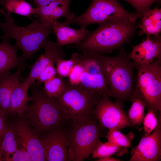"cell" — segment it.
Returning <instances> with one entry per match:
<instances>
[{
    "label": "cell",
    "instance_id": "1",
    "mask_svg": "<svg viewBox=\"0 0 161 161\" xmlns=\"http://www.w3.org/2000/svg\"><path fill=\"white\" fill-rule=\"evenodd\" d=\"M109 87V97L123 107L126 100L131 101L136 95L134 85V70L124 49L121 47L118 55L114 57L97 52Z\"/></svg>",
    "mask_w": 161,
    "mask_h": 161
},
{
    "label": "cell",
    "instance_id": "2",
    "mask_svg": "<svg viewBox=\"0 0 161 161\" xmlns=\"http://www.w3.org/2000/svg\"><path fill=\"white\" fill-rule=\"evenodd\" d=\"M136 23L118 20L99 24L97 28L90 32L83 41L78 44L70 45L68 47L101 54L110 53L129 42L138 26Z\"/></svg>",
    "mask_w": 161,
    "mask_h": 161
},
{
    "label": "cell",
    "instance_id": "3",
    "mask_svg": "<svg viewBox=\"0 0 161 161\" xmlns=\"http://www.w3.org/2000/svg\"><path fill=\"white\" fill-rule=\"evenodd\" d=\"M0 13L5 18L4 22L0 23L3 35L16 40L15 46L23 52L20 58L23 62L44 47L49 35L53 32L52 27L44 24L39 18L33 20L28 25L20 27L15 24L10 13L2 9Z\"/></svg>",
    "mask_w": 161,
    "mask_h": 161
},
{
    "label": "cell",
    "instance_id": "4",
    "mask_svg": "<svg viewBox=\"0 0 161 161\" xmlns=\"http://www.w3.org/2000/svg\"><path fill=\"white\" fill-rule=\"evenodd\" d=\"M38 85H32L30 96L31 103L27 105L22 116L40 137L65 121L56 99L48 96L43 87Z\"/></svg>",
    "mask_w": 161,
    "mask_h": 161
},
{
    "label": "cell",
    "instance_id": "5",
    "mask_svg": "<svg viewBox=\"0 0 161 161\" xmlns=\"http://www.w3.org/2000/svg\"><path fill=\"white\" fill-rule=\"evenodd\" d=\"M102 96L66 81L64 89L55 98L64 121L69 125L83 122L93 115V111Z\"/></svg>",
    "mask_w": 161,
    "mask_h": 161
},
{
    "label": "cell",
    "instance_id": "6",
    "mask_svg": "<svg viewBox=\"0 0 161 161\" xmlns=\"http://www.w3.org/2000/svg\"><path fill=\"white\" fill-rule=\"evenodd\" d=\"M70 161H83L92 154L101 142L104 129L93 114L86 120L69 125Z\"/></svg>",
    "mask_w": 161,
    "mask_h": 161
},
{
    "label": "cell",
    "instance_id": "7",
    "mask_svg": "<svg viewBox=\"0 0 161 161\" xmlns=\"http://www.w3.org/2000/svg\"><path fill=\"white\" fill-rule=\"evenodd\" d=\"M139 17L137 13H130L126 10L117 0H92L89 7L82 15L64 22L68 25L79 24L86 28L93 24H100L114 21H124L136 23Z\"/></svg>",
    "mask_w": 161,
    "mask_h": 161
},
{
    "label": "cell",
    "instance_id": "8",
    "mask_svg": "<svg viewBox=\"0 0 161 161\" xmlns=\"http://www.w3.org/2000/svg\"><path fill=\"white\" fill-rule=\"evenodd\" d=\"M161 58L145 65L134 64L137 70L135 90L141 96L147 109L155 114L161 113Z\"/></svg>",
    "mask_w": 161,
    "mask_h": 161
},
{
    "label": "cell",
    "instance_id": "9",
    "mask_svg": "<svg viewBox=\"0 0 161 161\" xmlns=\"http://www.w3.org/2000/svg\"><path fill=\"white\" fill-rule=\"evenodd\" d=\"M82 51V54H79L78 62L82 66L83 71L79 86L102 96H109V87L97 52Z\"/></svg>",
    "mask_w": 161,
    "mask_h": 161
},
{
    "label": "cell",
    "instance_id": "10",
    "mask_svg": "<svg viewBox=\"0 0 161 161\" xmlns=\"http://www.w3.org/2000/svg\"><path fill=\"white\" fill-rule=\"evenodd\" d=\"M69 131V124L64 121L41 136L47 161H70Z\"/></svg>",
    "mask_w": 161,
    "mask_h": 161
},
{
    "label": "cell",
    "instance_id": "11",
    "mask_svg": "<svg viewBox=\"0 0 161 161\" xmlns=\"http://www.w3.org/2000/svg\"><path fill=\"white\" fill-rule=\"evenodd\" d=\"M93 114L99 124L104 128L120 130L132 125L123 107L112 101L107 95L102 96L94 108Z\"/></svg>",
    "mask_w": 161,
    "mask_h": 161
},
{
    "label": "cell",
    "instance_id": "12",
    "mask_svg": "<svg viewBox=\"0 0 161 161\" xmlns=\"http://www.w3.org/2000/svg\"><path fill=\"white\" fill-rule=\"evenodd\" d=\"M18 117L12 122L18 143L29 153L32 161H47L46 151L40 137L26 119L22 116Z\"/></svg>",
    "mask_w": 161,
    "mask_h": 161
},
{
    "label": "cell",
    "instance_id": "13",
    "mask_svg": "<svg viewBox=\"0 0 161 161\" xmlns=\"http://www.w3.org/2000/svg\"><path fill=\"white\" fill-rule=\"evenodd\" d=\"M161 159V116L153 132L141 139L131 152L130 161H160Z\"/></svg>",
    "mask_w": 161,
    "mask_h": 161
},
{
    "label": "cell",
    "instance_id": "14",
    "mask_svg": "<svg viewBox=\"0 0 161 161\" xmlns=\"http://www.w3.org/2000/svg\"><path fill=\"white\" fill-rule=\"evenodd\" d=\"M45 51L38 58L35 63L29 66L30 72L24 82L29 87L35 84V81L40 73L47 66L56 64L58 59H64L66 54L57 42L47 41L44 46Z\"/></svg>",
    "mask_w": 161,
    "mask_h": 161
},
{
    "label": "cell",
    "instance_id": "15",
    "mask_svg": "<svg viewBox=\"0 0 161 161\" xmlns=\"http://www.w3.org/2000/svg\"><path fill=\"white\" fill-rule=\"evenodd\" d=\"M131 52L128 55L134 64L147 65L153 62L154 59L161 58V40L159 38L152 39L147 35L146 39L136 45H132Z\"/></svg>",
    "mask_w": 161,
    "mask_h": 161
},
{
    "label": "cell",
    "instance_id": "16",
    "mask_svg": "<svg viewBox=\"0 0 161 161\" xmlns=\"http://www.w3.org/2000/svg\"><path fill=\"white\" fill-rule=\"evenodd\" d=\"M70 1L61 0L52 2L47 5L38 8L36 16L43 23L51 27L58 18L64 17L66 20H69L75 16L69 10Z\"/></svg>",
    "mask_w": 161,
    "mask_h": 161
},
{
    "label": "cell",
    "instance_id": "17",
    "mask_svg": "<svg viewBox=\"0 0 161 161\" xmlns=\"http://www.w3.org/2000/svg\"><path fill=\"white\" fill-rule=\"evenodd\" d=\"M0 43V77L10 74V71L15 68L23 69V62L17 55L18 50L10 43V38L3 35Z\"/></svg>",
    "mask_w": 161,
    "mask_h": 161
},
{
    "label": "cell",
    "instance_id": "18",
    "mask_svg": "<svg viewBox=\"0 0 161 161\" xmlns=\"http://www.w3.org/2000/svg\"><path fill=\"white\" fill-rule=\"evenodd\" d=\"M52 27L53 32L57 36V42L61 47L66 45L79 43L85 39L90 32L86 28H72L64 22L60 23L57 20L54 22Z\"/></svg>",
    "mask_w": 161,
    "mask_h": 161
},
{
    "label": "cell",
    "instance_id": "19",
    "mask_svg": "<svg viewBox=\"0 0 161 161\" xmlns=\"http://www.w3.org/2000/svg\"><path fill=\"white\" fill-rule=\"evenodd\" d=\"M23 70L18 68L13 74L0 77V114L7 117L10 114L12 92L15 85L19 81Z\"/></svg>",
    "mask_w": 161,
    "mask_h": 161
},
{
    "label": "cell",
    "instance_id": "20",
    "mask_svg": "<svg viewBox=\"0 0 161 161\" xmlns=\"http://www.w3.org/2000/svg\"><path fill=\"white\" fill-rule=\"evenodd\" d=\"M29 88L23 81H19L15 85L11 95L10 115L16 114L22 116L30 100L28 95Z\"/></svg>",
    "mask_w": 161,
    "mask_h": 161
},
{
    "label": "cell",
    "instance_id": "21",
    "mask_svg": "<svg viewBox=\"0 0 161 161\" xmlns=\"http://www.w3.org/2000/svg\"><path fill=\"white\" fill-rule=\"evenodd\" d=\"M142 18L141 23L139 26L141 29L139 35L157 36L161 30V9L157 7L149 9Z\"/></svg>",
    "mask_w": 161,
    "mask_h": 161
},
{
    "label": "cell",
    "instance_id": "22",
    "mask_svg": "<svg viewBox=\"0 0 161 161\" xmlns=\"http://www.w3.org/2000/svg\"><path fill=\"white\" fill-rule=\"evenodd\" d=\"M0 4L7 13H14L30 19L32 14L36 16L38 11V8L33 7L24 0H0Z\"/></svg>",
    "mask_w": 161,
    "mask_h": 161
},
{
    "label": "cell",
    "instance_id": "23",
    "mask_svg": "<svg viewBox=\"0 0 161 161\" xmlns=\"http://www.w3.org/2000/svg\"><path fill=\"white\" fill-rule=\"evenodd\" d=\"M18 144L12 122L7 121L5 131L0 145L3 161H8L11 155L16 150Z\"/></svg>",
    "mask_w": 161,
    "mask_h": 161
},
{
    "label": "cell",
    "instance_id": "24",
    "mask_svg": "<svg viewBox=\"0 0 161 161\" xmlns=\"http://www.w3.org/2000/svg\"><path fill=\"white\" fill-rule=\"evenodd\" d=\"M135 91L136 95L131 101L132 104L127 116L132 125L138 126L141 125L143 122L146 105L139 94Z\"/></svg>",
    "mask_w": 161,
    "mask_h": 161
},
{
    "label": "cell",
    "instance_id": "25",
    "mask_svg": "<svg viewBox=\"0 0 161 161\" xmlns=\"http://www.w3.org/2000/svg\"><path fill=\"white\" fill-rule=\"evenodd\" d=\"M43 88L48 96L56 98L62 93L66 86V81L58 75L44 83Z\"/></svg>",
    "mask_w": 161,
    "mask_h": 161
},
{
    "label": "cell",
    "instance_id": "26",
    "mask_svg": "<svg viewBox=\"0 0 161 161\" xmlns=\"http://www.w3.org/2000/svg\"><path fill=\"white\" fill-rule=\"evenodd\" d=\"M79 53L75 52L70 59H58L55 68L57 75L62 77H68L73 66L79 61Z\"/></svg>",
    "mask_w": 161,
    "mask_h": 161
},
{
    "label": "cell",
    "instance_id": "27",
    "mask_svg": "<svg viewBox=\"0 0 161 161\" xmlns=\"http://www.w3.org/2000/svg\"><path fill=\"white\" fill-rule=\"evenodd\" d=\"M131 134L125 135L118 129L112 128L109 129L105 137L109 142L122 147H127L130 145L133 139Z\"/></svg>",
    "mask_w": 161,
    "mask_h": 161
},
{
    "label": "cell",
    "instance_id": "28",
    "mask_svg": "<svg viewBox=\"0 0 161 161\" xmlns=\"http://www.w3.org/2000/svg\"><path fill=\"white\" fill-rule=\"evenodd\" d=\"M123 147L108 141L104 143L101 141L93 151L92 157L95 159L110 157L120 150Z\"/></svg>",
    "mask_w": 161,
    "mask_h": 161
},
{
    "label": "cell",
    "instance_id": "29",
    "mask_svg": "<svg viewBox=\"0 0 161 161\" xmlns=\"http://www.w3.org/2000/svg\"><path fill=\"white\" fill-rule=\"evenodd\" d=\"M148 111L144 117L143 122L145 136L150 134L157 126L158 120L157 118L154 111L151 109H148Z\"/></svg>",
    "mask_w": 161,
    "mask_h": 161
},
{
    "label": "cell",
    "instance_id": "30",
    "mask_svg": "<svg viewBox=\"0 0 161 161\" xmlns=\"http://www.w3.org/2000/svg\"><path fill=\"white\" fill-rule=\"evenodd\" d=\"M131 4L135 9L139 17H142L151 5L158 0H123Z\"/></svg>",
    "mask_w": 161,
    "mask_h": 161
},
{
    "label": "cell",
    "instance_id": "31",
    "mask_svg": "<svg viewBox=\"0 0 161 161\" xmlns=\"http://www.w3.org/2000/svg\"><path fill=\"white\" fill-rule=\"evenodd\" d=\"M83 71L82 66L78 62L73 66L68 77L69 83L72 85L79 86L80 84L81 76Z\"/></svg>",
    "mask_w": 161,
    "mask_h": 161
},
{
    "label": "cell",
    "instance_id": "32",
    "mask_svg": "<svg viewBox=\"0 0 161 161\" xmlns=\"http://www.w3.org/2000/svg\"><path fill=\"white\" fill-rule=\"evenodd\" d=\"M55 64L53 63H51L43 70L37 78L38 83L41 84L57 75L54 66Z\"/></svg>",
    "mask_w": 161,
    "mask_h": 161
},
{
    "label": "cell",
    "instance_id": "33",
    "mask_svg": "<svg viewBox=\"0 0 161 161\" xmlns=\"http://www.w3.org/2000/svg\"><path fill=\"white\" fill-rule=\"evenodd\" d=\"M31 156L27 151L18 143L17 148L8 160V161H31Z\"/></svg>",
    "mask_w": 161,
    "mask_h": 161
},
{
    "label": "cell",
    "instance_id": "34",
    "mask_svg": "<svg viewBox=\"0 0 161 161\" xmlns=\"http://www.w3.org/2000/svg\"><path fill=\"white\" fill-rule=\"evenodd\" d=\"M7 117L0 114V145L3 137L7 124Z\"/></svg>",
    "mask_w": 161,
    "mask_h": 161
},
{
    "label": "cell",
    "instance_id": "35",
    "mask_svg": "<svg viewBox=\"0 0 161 161\" xmlns=\"http://www.w3.org/2000/svg\"><path fill=\"white\" fill-rule=\"evenodd\" d=\"M60 0H33L36 7L38 8L47 5L52 2Z\"/></svg>",
    "mask_w": 161,
    "mask_h": 161
},
{
    "label": "cell",
    "instance_id": "36",
    "mask_svg": "<svg viewBox=\"0 0 161 161\" xmlns=\"http://www.w3.org/2000/svg\"><path fill=\"white\" fill-rule=\"evenodd\" d=\"M97 161H120L118 159L115 158L111 157H107L103 158H99Z\"/></svg>",
    "mask_w": 161,
    "mask_h": 161
},
{
    "label": "cell",
    "instance_id": "37",
    "mask_svg": "<svg viewBox=\"0 0 161 161\" xmlns=\"http://www.w3.org/2000/svg\"><path fill=\"white\" fill-rule=\"evenodd\" d=\"M1 5V4H0V5Z\"/></svg>",
    "mask_w": 161,
    "mask_h": 161
}]
</instances>
